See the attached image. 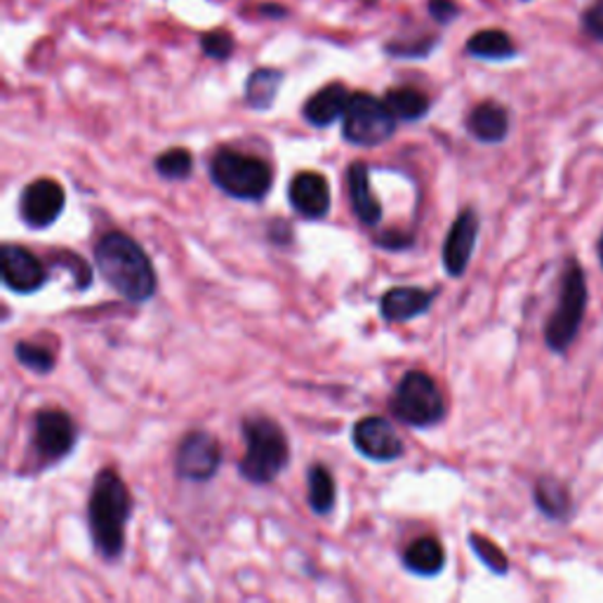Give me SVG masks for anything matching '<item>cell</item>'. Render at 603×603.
<instances>
[{
    "label": "cell",
    "instance_id": "16",
    "mask_svg": "<svg viewBox=\"0 0 603 603\" xmlns=\"http://www.w3.org/2000/svg\"><path fill=\"white\" fill-rule=\"evenodd\" d=\"M349 99L352 93L342 83H330L307 99L302 116L313 127H330L344 116Z\"/></svg>",
    "mask_w": 603,
    "mask_h": 603
},
{
    "label": "cell",
    "instance_id": "23",
    "mask_svg": "<svg viewBox=\"0 0 603 603\" xmlns=\"http://www.w3.org/2000/svg\"><path fill=\"white\" fill-rule=\"evenodd\" d=\"M307 500L313 514L325 516L335 509L337 502V488L333 473L328 471L325 465H311L307 471Z\"/></svg>",
    "mask_w": 603,
    "mask_h": 603
},
{
    "label": "cell",
    "instance_id": "14",
    "mask_svg": "<svg viewBox=\"0 0 603 603\" xmlns=\"http://www.w3.org/2000/svg\"><path fill=\"white\" fill-rule=\"evenodd\" d=\"M288 200L293 210L305 220H323L330 212V184L319 172H299V175L293 177L288 186Z\"/></svg>",
    "mask_w": 603,
    "mask_h": 603
},
{
    "label": "cell",
    "instance_id": "29",
    "mask_svg": "<svg viewBox=\"0 0 603 603\" xmlns=\"http://www.w3.org/2000/svg\"><path fill=\"white\" fill-rule=\"evenodd\" d=\"M200 48L212 60H229L234 52V36L224 32V28H214V32L200 36Z\"/></svg>",
    "mask_w": 603,
    "mask_h": 603
},
{
    "label": "cell",
    "instance_id": "11",
    "mask_svg": "<svg viewBox=\"0 0 603 603\" xmlns=\"http://www.w3.org/2000/svg\"><path fill=\"white\" fill-rule=\"evenodd\" d=\"M222 465L220 441L208 432H192L180 443L175 455V471L184 481L206 483Z\"/></svg>",
    "mask_w": 603,
    "mask_h": 603
},
{
    "label": "cell",
    "instance_id": "25",
    "mask_svg": "<svg viewBox=\"0 0 603 603\" xmlns=\"http://www.w3.org/2000/svg\"><path fill=\"white\" fill-rule=\"evenodd\" d=\"M153 168L158 172V177H163L168 182H184L192 177L194 172V156L189 149H168L153 161Z\"/></svg>",
    "mask_w": 603,
    "mask_h": 603
},
{
    "label": "cell",
    "instance_id": "5",
    "mask_svg": "<svg viewBox=\"0 0 603 603\" xmlns=\"http://www.w3.org/2000/svg\"><path fill=\"white\" fill-rule=\"evenodd\" d=\"M390 413L413 429H429L446 418V401L434 378L424 370L406 372L390 398Z\"/></svg>",
    "mask_w": 603,
    "mask_h": 603
},
{
    "label": "cell",
    "instance_id": "12",
    "mask_svg": "<svg viewBox=\"0 0 603 603\" xmlns=\"http://www.w3.org/2000/svg\"><path fill=\"white\" fill-rule=\"evenodd\" d=\"M352 441L354 448L372 463H394V459L404 457L406 451L404 439L396 434L394 424L386 418H378V415L358 420L354 424Z\"/></svg>",
    "mask_w": 603,
    "mask_h": 603
},
{
    "label": "cell",
    "instance_id": "8",
    "mask_svg": "<svg viewBox=\"0 0 603 603\" xmlns=\"http://www.w3.org/2000/svg\"><path fill=\"white\" fill-rule=\"evenodd\" d=\"M76 424L60 408H42L34 415L32 448L40 463L54 465L69 457L76 446Z\"/></svg>",
    "mask_w": 603,
    "mask_h": 603
},
{
    "label": "cell",
    "instance_id": "1",
    "mask_svg": "<svg viewBox=\"0 0 603 603\" xmlns=\"http://www.w3.org/2000/svg\"><path fill=\"white\" fill-rule=\"evenodd\" d=\"M95 267L109 288L131 305H145L158 288L156 269L139 243L123 232H107L95 246Z\"/></svg>",
    "mask_w": 603,
    "mask_h": 603
},
{
    "label": "cell",
    "instance_id": "26",
    "mask_svg": "<svg viewBox=\"0 0 603 603\" xmlns=\"http://www.w3.org/2000/svg\"><path fill=\"white\" fill-rule=\"evenodd\" d=\"M14 358H17L20 366L36 372V376H50L54 370V354L48 347H42V344L22 340L14 344Z\"/></svg>",
    "mask_w": 603,
    "mask_h": 603
},
{
    "label": "cell",
    "instance_id": "30",
    "mask_svg": "<svg viewBox=\"0 0 603 603\" xmlns=\"http://www.w3.org/2000/svg\"><path fill=\"white\" fill-rule=\"evenodd\" d=\"M434 46H436V38H424V40H413V42H390V46H386V52L394 57H408V60H413V57L429 54Z\"/></svg>",
    "mask_w": 603,
    "mask_h": 603
},
{
    "label": "cell",
    "instance_id": "7",
    "mask_svg": "<svg viewBox=\"0 0 603 603\" xmlns=\"http://www.w3.org/2000/svg\"><path fill=\"white\" fill-rule=\"evenodd\" d=\"M398 119L386 107L384 99L368 93L352 95L347 111L342 116V137L354 147H380L396 133Z\"/></svg>",
    "mask_w": 603,
    "mask_h": 603
},
{
    "label": "cell",
    "instance_id": "19",
    "mask_svg": "<svg viewBox=\"0 0 603 603\" xmlns=\"http://www.w3.org/2000/svg\"><path fill=\"white\" fill-rule=\"evenodd\" d=\"M404 566L413 576L434 578L446 568V550L441 547V542L436 538H418L410 542L408 550L404 552Z\"/></svg>",
    "mask_w": 603,
    "mask_h": 603
},
{
    "label": "cell",
    "instance_id": "21",
    "mask_svg": "<svg viewBox=\"0 0 603 603\" xmlns=\"http://www.w3.org/2000/svg\"><path fill=\"white\" fill-rule=\"evenodd\" d=\"M533 500H536L538 509L552 521H566L570 516V509H573L570 493H568V488L558 479L542 477L536 483Z\"/></svg>",
    "mask_w": 603,
    "mask_h": 603
},
{
    "label": "cell",
    "instance_id": "3",
    "mask_svg": "<svg viewBox=\"0 0 603 603\" xmlns=\"http://www.w3.org/2000/svg\"><path fill=\"white\" fill-rule=\"evenodd\" d=\"M241 432L246 455L241 457L238 473L255 485L274 483L291 465V443L283 427L267 415H255L243 420Z\"/></svg>",
    "mask_w": 603,
    "mask_h": 603
},
{
    "label": "cell",
    "instance_id": "32",
    "mask_svg": "<svg viewBox=\"0 0 603 603\" xmlns=\"http://www.w3.org/2000/svg\"><path fill=\"white\" fill-rule=\"evenodd\" d=\"M429 12H432V17H436L441 24H446L453 17H457V3L455 0H429Z\"/></svg>",
    "mask_w": 603,
    "mask_h": 603
},
{
    "label": "cell",
    "instance_id": "31",
    "mask_svg": "<svg viewBox=\"0 0 603 603\" xmlns=\"http://www.w3.org/2000/svg\"><path fill=\"white\" fill-rule=\"evenodd\" d=\"M582 26L592 38L603 42V0H594V3L584 10Z\"/></svg>",
    "mask_w": 603,
    "mask_h": 603
},
{
    "label": "cell",
    "instance_id": "24",
    "mask_svg": "<svg viewBox=\"0 0 603 603\" xmlns=\"http://www.w3.org/2000/svg\"><path fill=\"white\" fill-rule=\"evenodd\" d=\"M384 102L392 109V113L398 121H406V123L422 121L429 113V109H432L429 97L418 88H410V85H404V88H392L386 93Z\"/></svg>",
    "mask_w": 603,
    "mask_h": 603
},
{
    "label": "cell",
    "instance_id": "33",
    "mask_svg": "<svg viewBox=\"0 0 603 603\" xmlns=\"http://www.w3.org/2000/svg\"><path fill=\"white\" fill-rule=\"evenodd\" d=\"M376 243L380 248L386 250H406L413 246V236H401V234H384L380 238H376Z\"/></svg>",
    "mask_w": 603,
    "mask_h": 603
},
{
    "label": "cell",
    "instance_id": "13",
    "mask_svg": "<svg viewBox=\"0 0 603 603\" xmlns=\"http://www.w3.org/2000/svg\"><path fill=\"white\" fill-rule=\"evenodd\" d=\"M479 238V214L477 210H463L457 214V220L448 229V236L443 241V267L446 274L453 279H459L467 271L469 260L473 255V246Z\"/></svg>",
    "mask_w": 603,
    "mask_h": 603
},
{
    "label": "cell",
    "instance_id": "9",
    "mask_svg": "<svg viewBox=\"0 0 603 603\" xmlns=\"http://www.w3.org/2000/svg\"><path fill=\"white\" fill-rule=\"evenodd\" d=\"M64 206V186L50 177H40L24 186L20 196V218L28 229L42 232V229H50L62 218Z\"/></svg>",
    "mask_w": 603,
    "mask_h": 603
},
{
    "label": "cell",
    "instance_id": "28",
    "mask_svg": "<svg viewBox=\"0 0 603 603\" xmlns=\"http://www.w3.org/2000/svg\"><path fill=\"white\" fill-rule=\"evenodd\" d=\"M469 547L471 552L477 554L479 562L488 568V570H493L495 576H505V573L509 570V558L507 554L502 552L497 544L493 540H488L479 533H471L469 536Z\"/></svg>",
    "mask_w": 603,
    "mask_h": 603
},
{
    "label": "cell",
    "instance_id": "10",
    "mask_svg": "<svg viewBox=\"0 0 603 603\" xmlns=\"http://www.w3.org/2000/svg\"><path fill=\"white\" fill-rule=\"evenodd\" d=\"M0 276H3L8 291L17 295H34L46 288L50 271L48 264L32 250L5 243L3 250H0Z\"/></svg>",
    "mask_w": 603,
    "mask_h": 603
},
{
    "label": "cell",
    "instance_id": "2",
    "mask_svg": "<svg viewBox=\"0 0 603 603\" xmlns=\"http://www.w3.org/2000/svg\"><path fill=\"white\" fill-rule=\"evenodd\" d=\"M133 516V497L116 469H102L93 481L88 526L95 552L116 562L125 550V526Z\"/></svg>",
    "mask_w": 603,
    "mask_h": 603
},
{
    "label": "cell",
    "instance_id": "6",
    "mask_svg": "<svg viewBox=\"0 0 603 603\" xmlns=\"http://www.w3.org/2000/svg\"><path fill=\"white\" fill-rule=\"evenodd\" d=\"M587 311V281L582 267L570 260L562 279L558 305L544 328V342L556 354H564L576 342Z\"/></svg>",
    "mask_w": 603,
    "mask_h": 603
},
{
    "label": "cell",
    "instance_id": "18",
    "mask_svg": "<svg viewBox=\"0 0 603 603\" xmlns=\"http://www.w3.org/2000/svg\"><path fill=\"white\" fill-rule=\"evenodd\" d=\"M467 131L483 145H500L509 135V111L497 102H481L469 111Z\"/></svg>",
    "mask_w": 603,
    "mask_h": 603
},
{
    "label": "cell",
    "instance_id": "20",
    "mask_svg": "<svg viewBox=\"0 0 603 603\" xmlns=\"http://www.w3.org/2000/svg\"><path fill=\"white\" fill-rule=\"evenodd\" d=\"M283 83V71L279 69H255L246 81V90H243V99L255 111H267L274 107L279 88Z\"/></svg>",
    "mask_w": 603,
    "mask_h": 603
},
{
    "label": "cell",
    "instance_id": "17",
    "mask_svg": "<svg viewBox=\"0 0 603 603\" xmlns=\"http://www.w3.org/2000/svg\"><path fill=\"white\" fill-rule=\"evenodd\" d=\"M347 186H349V200L356 220L366 226H378L382 220V206L380 198L370 192V175L366 161H354L347 172Z\"/></svg>",
    "mask_w": 603,
    "mask_h": 603
},
{
    "label": "cell",
    "instance_id": "4",
    "mask_svg": "<svg viewBox=\"0 0 603 603\" xmlns=\"http://www.w3.org/2000/svg\"><path fill=\"white\" fill-rule=\"evenodd\" d=\"M210 180L226 196L260 204L271 192L274 172L262 158L236 149H220L210 158Z\"/></svg>",
    "mask_w": 603,
    "mask_h": 603
},
{
    "label": "cell",
    "instance_id": "15",
    "mask_svg": "<svg viewBox=\"0 0 603 603\" xmlns=\"http://www.w3.org/2000/svg\"><path fill=\"white\" fill-rule=\"evenodd\" d=\"M434 291L413 288V285H398V288L386 291L380 297V316L390 323H406L424 316L434 305Z\"/></svg>",
    "mask_w": 603,
    "mask_h": 603
},
{
    "label": "cell",
    "instance_id": "34",
    "mask_svg": "<svg viewBox=\"0 0 603 603\" xmlns=\"http://www.w3.org/2000/svg\"><path fill=\"white\" fill-rule=\"evenodd\" d=\"M599 257H601V267H603V234H601V241H599Z\"/></svg>",
    "mask_w": 603,
    "mask_h": 603
},
{
    "label": "cell",
    "instance_id": "22",
    "mask_svg": "<svg viewBox=\"0 0 603 603\" xmlns=\"http://www.w3.org/2000/svg\"><path fill=\"white\" fill-rule=\"evenodd\" d=\"M467 52L471 57H479V60L505 62L516 54V46L512 36L502 32V28H483V32L473 34L467 40Z\"/></svg>",
    "mask_w": 603,
    "mask_h": 603
},
{
    "label": "cell",
    "instance_id": "27",
    "mask_svg": "<svg viewBox=\"0 0 603 603\" xmlns=\"http://www.w3.org/2000/svg\"><path fill=\"white\" fill-rule=\"evenodd\" d=\"M48 264L54 269L69 271L71 279H74V285L78 291H88L93 283V267L83 260L81 255L69 253V250H57L48 255Z\"/></svg>",
    "mask_w": 603,
    "mask_h": 603
}]
</instances>
